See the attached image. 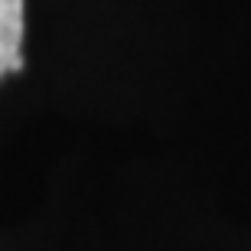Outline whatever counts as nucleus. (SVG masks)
Here are the masks:
<instances>
[{"mask_svg": "<svg viewBox=\"0 0 251 251\" xmlns=\"http://www.w3.org/2000/svg\"><path fill=\"white\" fill-rule=\"evenodd\" d=\"M23 0H0V78L23 69Z\"/></svg>", "mask_w": 251, "mask_h": 251, "instance_id": "f257e3e1", "label": "nucleus"}]
</instances>
